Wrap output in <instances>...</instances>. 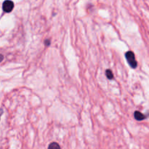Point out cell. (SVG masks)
<instances>
[{
	"label": "cell",
	"instance_id": "obj_7",
	"mask_svg": "<svg viewBox=\"0 0 149 149\" xmlns=\"http://www.w3.org/2000/svg\"><path fill=\"white\" fill-rule=\"evenodd\" d=\"M3 59H4V56H3L2 55H1V54H0V62H1V61H3Z\"/></svg>",
	"mask_w": 149,
	"mask_h": 149
},
{
	"label": "cell",
	"instance_id": "obj_5",
	"mask_svg": "<svg viewBox=\"0 0 149 149\" xmlns=\"http://www.w3.org/2000/svg\"><path fill=\"white\" fill-rule=\"evenodd\" d=\"M48 148L49 149H60L61 148V146H60L58 145V143H51L50 145L49 146Z\"/></svg>",
	"mask_w": 149,
	"mask_h": 149
},
{
	"label": "cell",
	"instance_id": "obj_3",
	"mask_svg": "<svg viewBox=\"0 0 149 149\" xmlns=\"http://www.w3.org/2000/svg\"><path fill=\"white\" fill-rule=\"evenodd\" d=\"M134 117H135V119H136L137 121H142L143 120V119H145L146 118V116H145L144 114H143L142 113H141L140 111H135V113H134Z\"/></svg>",
	"mask_w": 149,
	"mask_h": 149
},
{
	"label": "cell",
	"instance_id": "obj_4",
	"mask_svg": "<svg viewBox=\"0 0 149 149\" xmlns=\"http://www.w3.org/2000/svg\"><path fill=\"white\" fill-rule=\"evenodd\" d=\"M106 77H107V78L109 79H113V74L111 70L110 69L106 70Z\"/></svg>",
	"mask_w": 149,
	"mask_h": 149
},
{
	"label": "cell",
	"instance_id": "obj_2",
	"mask_svg": "<svg viewBox=\"0 0 149 149\" xmlns=\"http://www.w3.org/2000/svg\"><path fill=\"white\" fill-rule=\"evenodd\" d=\"M14 8V3L11 0H5L2 4V9L5 13H10Z\"/></svg>",
	"mask_w": 149,
	"mask_h": 149
},
{
	"label": "cell",
	"instance_id": "obj_8",
	"mask_svg": "<svg viewBox=\"0 0 149 149\" xmlns=\"http://www.w3.org/2000/svg\"><path fill=\"white\" fill-rule=\"evenodd\" d=\"M2 113H3V110L2 109H0V119H1V115H2Z\"/></svg>",
	"mask_w": 149,
	"mask_h": 149
},
{
	"label": "cell",
	"instance_id": "obj_1",
	"mask_svg": "<svg viewBox=\"0 0 149 149\" xmlns=\"http://www.w3.org/2000/svg\"><path fill=\"white\" fill-rule=\"evenodd\" d=\"M125 56H126V59L127 61L130 66L132 68H137V66H138V63H137L136 59H135V54L132 51H128L125 54Z\"/></svg>",
	"mask_w": 149,
	"mask_h": 149
},
{
	"label": "cell",
	"instance_id": "obj_6",
	"mask_svg": "<svg viewBox=\"0 0 149 149\" xmlns=\"http://www.w3.org/2000/svg\"><path fill=\"white\" fill-rule=\"evenodd\" d=\"M45 44L46 46H49V45H50V40H48V39H47V40L45 41Z\"/></svg>",
	"mask_w": 149,
	"mask_h": 149
}]
</instances>
